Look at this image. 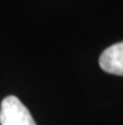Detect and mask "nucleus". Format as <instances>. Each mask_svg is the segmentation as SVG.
I'll return each mask as SVG.
<instances>
[{"mask_svg": "<svg viewBox=\"0 0 123 125\" xmlns=\"http://www.w3.org/2000/svg\"><path fill=\"white\" fill-rule=\"evenodd\" d=\"M0 125H37L29 110L16 96H8L0 105Z\"/></svg>", "mask_w": 123, "mask_h": 125, "instance_id": "f257e3e1", "label": "nucleus"}, {"mask_svg": "<svg viewBox=\"0 0 123 125\" xmlns=\"http://www.w3.org/2000/svg\"><path fill=\"white\" fill-rule=\"evenodd\" d=\"M99 64L100 68L108 73L123 76V42L108 47L100 54Z\"/></svg>", "mask_w": 123, "mask_h": 125, "instance_id": "f03ea898", "label": "nucleus"}]
</instances>
